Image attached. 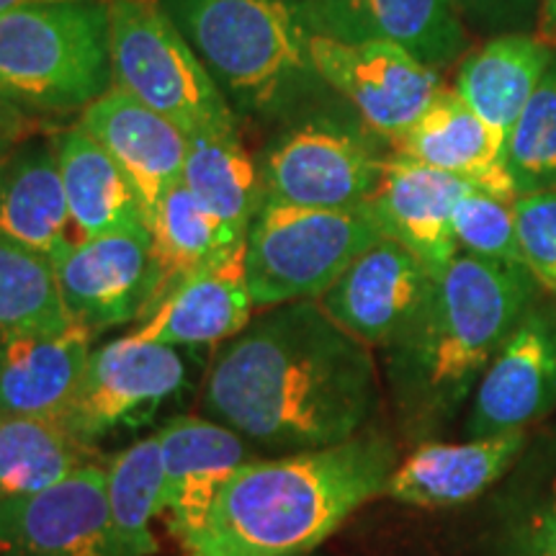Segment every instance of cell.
<instances>
[{
  "label": "cell",
  "mask_w": 556,
  "mask_h": 556,
  "mask_svg": "<svg viewBox=\"0 0 556 556\" xmlns=\"http://www.w3.org/2000/svg\"><path fill=\"white\" fill-rule=\"evenodd\" d=\"M165 513L186 546L206 526L219 492L248 458V441L214 417L178 415L157 430Z\"/></svg>",
  "instance_id": "ac0fdd59"
},
{
  "label": "cell",
  "mask_w": 556,
  "mask_h": 556,
  "mask_svg": "<svg viewBox=\"0 0 556 556\" xmlns=\"http://www.w3.org/2000/svg\"><path fill=\"white\" fill-rule=\"evenodd\" d=\"M533 34L556 50V0H539V16Z\"/></svg>",
  "instance_id": "8d00e7d4"
},
{
  "label": "cell",
  "mask_w": 556,
  "mask_h": 556,
  "mask_svg": "<svg viewBox=\"0 0 556 556\" xmlns=\"http://www.w3.org/2000/svg\"><path fill=\"white\" fill-rule=\"evenodd\" d=\"M371 348L315 299L250 319L208 366L204 407L255 446L299 454L366 433L379 409Z\"/></svg>",
  "instance_id": "6da1fadb"
},
{
  "label": "cell",
  "mask_w": 556,
  "mask_h": 556,
  "mask_svg": "<svg viewBox=\"0 0 556 556\" xmlns=\"http://www.w3.org/2000/svg\"><path fill=\"white\" fill-rule=\"evenodd\" d=\"M469 34L490 39L536 29L539 0H454Z\"/></svg>",
  "instance_id": "e575fe53"
},
{
  "label": "cell",
  "mask_w": 556,
  "mask_h": 556,
  "mask_svg": "<svg viewBox=\"0 0 556 556\" xmlns=\"http://www.w3.org/2000/svg\"><path fill=\"white\" fill-rule=\"evenodd\" d=\"M31 3H50V0H0V13H9L13 9H21V5H31Z\"/></svg>",
  "instance_id": "74e56055"
},
{
  "label": "cell",
  "mask_w": 556,
  "mask_h": 556,
  "mask_svg": "<svg viewBox=\"0 0 556 556\" xmlns=\"http://www.w3.org/2000/svg\"><path fill=\"white\" fill-rule=\"evenodd\" d=\"M397 448L381 433L338 446L250 458L219 492L191 556H304L361 505L387 495Z\"/></svg>",
  "instance_id": "3957f363"
},
{
  "label": "cell",
  "mask_w": 556,
  "mask_h": 556,
  "mask_svg": "<svg viewBox=\"0 0 556 556\" xmlns=\"http://www.w3.org/2000/svg\"><path fill=\"white\" fill-rule=\"evenodd\" d=\"M556 409V302L541 294L479 379L467 438L526 430Z\"/></svg>",
  "instance_id": "7c38bea8"
},
{
  "label": "cell",
  "mask_w": 556,
  "mask_h": 556,
  "mask_svg": "<svg viewBox=\"0 0 556 556\" xmlns=\"http://www.w3.org/2000/svg\"><path fill=\"white\" fill-rule=\"evenodd\" d=\"M500 556H556V477H548L510 513Z\"/></svg>",
  "instance_id": "836d02e7"
},
{
  "label": "cell",
  "mask_w": 556,
  "mask_h": 556,
  "mask_svg": "<svg viewBox=\"0 0 556 556\" xmlns=\"http://www.w3.org/2000/svg\"><path fill=\"white\" fill-rule=\"evenodd\" d=\"M73 325L50 263L0 242V340Z\"/></svg>",
  "instance_id": "f546056e"
},
{
  "label": "cell",
  "mask_w": 556,
  "mask_h": 556,
  "mask_svg": "<svg viewBox=\"0 0 556 556\" xmlns=\"http://www.w3.org/2000/svg\"><path fill=\"white\" fill-rule=\"evenodd\" d=\"M235 116L287 119L325 86L312 65V0H160Z\"/></svg>",
  "instance_id": "277c9868"
},
{
  "label": "cell",
  "mask_w": 556,
  "mask_h": 556,
  "mask_svg": "<svg viewBox=\"0 0 556 556\" xmlns=\"http://www.w3.org/2000/svg\"><path fill=\"white\" fill-rule=\"evenodd\" d=\"M165 475L157 435L131 443L106 464V500L124 556H155L152 520L165 513Z\"/></svg>",
  "instance_id": "f1b7e54d"
},
{
  "label": "cell",
  "mask_w": 556,
  "mask_h": 556,
  "mask_svg": "<svg viewBox=\"0 0 556 556\" xmlns=\"http://www.w3.org/2000/svg\"><path fill=\"white\" fill-rule=\"evenodd\" d=\"M34 131H37L34 116L0 96V148H13V144L34 137Z\"/></svg>",
  "instance_id": "d590c367"
},
{
  "label": "cell",
  "mask_w": 556,
  "mask_h": 556,
  "mask_svg": "<svg viewBox=\"0 0 556 556\" xmlns=\"http://www.w3.org/2000/svg\"><path fill=\"white\" fill-rule=\"evenodd\" d=\"M505 168L518 197L556 191V58L507 137Z\"/></svg>",
  "instance_id": "4dcf8cb0"
},
{
  "label": "cell",
  "mask_w": 556,
  "mask_h": 556,
  "mask_svg": "<svg viewBox=\"0 0 556 556\" xmlns=\"http://www.w3.org/2000/svg\"><path fill=\"white\" fill-rule=\"evenodd\" d=\"M96 448L70 435L60 420L0 415V497H24L65 482Z\"/></svg>",
  "instance_id": "83f0119b"
},
{
  "label": "cell",
  "mask_w": 556,
  "mask_h": 556,
  "mask_svg": "<svg viewBox=\"0 0 556 556\" xmlns=\"http://www.w3.org/2000/svg\"><path fill=\"white\" fill-rule=\"evenodd\" d=\"M469 189L475 186L464 178L389 150L379 189L364 206L384 238L407 248L438 278L462 253L454 235V208Z\"/></svg>",
  "instance_id": "2e32d148"
},
{
  "label": "cell",
  "mask_w": 556,
  "mask_h": 556,
  "mask_svg": "<svg viewBox=\"0 0 556 556\" xmlns=\"http://www.w3.org/2000/svg\"><path fill=\"white\" fill-rule=\"evenodd\" d=\"M371 129L332 116L294 124L270 144L261 165L263 206L358 208L379 189L389 155Z\"/></svg>",
  "instance_id": "ba28073f"
},
{
  "label": "cell",
  "mask_w": 556,
  "mask_h": 556,
  "mask_svg": "<svg viewBox=\"0 0 556 556\" xmlns=\"http://www.w3.org/2000/svg\"><path fill=\"white\" fill-rule=\"evenodd\" d=\"M52 270L70 319L86 330L142 323L155 281L150 229L78 240Z\"/></svg>",
  "instance_id": "4fadbf2b"
},
{
  "label": "cell",
  "mask_w": 556,
  "mask_h": 556,
  "mask_svg": "<svg viewBox=\"0 0 556 556\" xmlns=\"http://www.w3.org/2000/svg\"><path fill=\"white\" fill-rule=\"evenodd\" d=\"M62 186L78 240L148 227L129 178L78 124L54 135Z\"/></svg>",
  "instance_id": "d4e9b609"
},
{
  "label": "cell",
  "mask_w": 556,
  "mask_h": 556,
  "mask_svg": "<svg viewBox=\"0 0 556 556\" xmlns=\"http://www.w3.org/2000/svg\"><path fill=\"white\" fill-rule=\"evenodd\" d=\"M523 266L556 302V191L526 193L513 201Z\"/></svg>",
  "instance_id": "d6a6232c"
},
{
  "label": "cell",
  "mask_w": 556,
  "mask_h": 556,
  "mask_svg": "<svg viewBox=\"0 0 556 556\" xmlns=\"http://www.w3.org/2000/svg\"><path fill=\"white\" fill-rule=\"evenodd\" d=\"M253 309L242 245L229 258L186 278L131 336L173 348L227 343L248 328Z\"/></svg>",
  "instance_id": "7402d4cb"
},
{
  "label": "cell",
  "mask_w": 556,
  "mask_h": 556,
  "mask_svg": "<svg viewBox=\"0 0 556 556\" xmlns=\"http://www.w3.org/2000/svg\"><path fill=\"white\" fill-rule=\"evenodd\" d=\"M544 294L523 266L458 253L387 351V384L402 433L409 441L456 420L492 358Z\"/></svg>",
  "instance_id": "7a4b0ae2"
},
{
  "label": "cell",
  "mask_w": 556,
  "mask_h": 556,
  "mask_svg": "<svg viewBox=\"0 0 556 556\" xmlns=\"http://www.w3.org/2000/svg\"><path fill=\"white\" fill-rule=\"evenodd\" d=\"M319 80L351 103L358 122L392 144L409 131L443 88L441 73L389 41L312 39Z\"/></svg>",
  "instance_id": "9c48e42d"
},
{
  "label": "cell",
  "mask_w": 556,
  "mask_h": 556,
  "mask_svg": "<svg viewBox=\"0 0 556 556\" xmlns=\"http://www.w3.org/2000/svg\"><path fill=\"white\" fill-rule=\"evenodd\" d=\"M78 127L88 131L129 178L144 219L184 178L189 135L127 90L111 86L80 111Z\"/></svg>",
  "instance_id": "e0dca14e"
},
{
  "label": "cell",
  "mask_w": 556,
  "mask_h": 556,
  "mask_svg": "<svg viewBox=\"0 0 556 556\" xmlns=\"http://www.w3.org/2000/svg\"><path fill=\"white\" fill-rule=\"evenodd\" d=\"M312 21L319 37L389 41L438 73L471 50L454 0H312Z\"/></svg>",
  "instance_id": "9a60e30c"
},
{
  "label": "cell",
  "mask_w": 556,
  "mask_h": 556,
  "mask_svg": "<svg viewBox=\"0 0 556 556\" xmlns=\"http://www.w3.org/2000/svg\"><path fill=\"white\" fill-rule=\"evenodd\" d=\"M186 384L180 348L129 336L90 351L73 400L60 417L70 435L93 446L119 426H135Z\"/></svg>",
  "instance_id": "30bf717a"
},
{
  "label": "cell",
  "mask_w": 556,
  "mask_h": 556,
  "mask_svg": "<svg viewBox=\"0 0 556 556\" xmlns=\"http://www.w3.org/2000/svg\"><path fill=\"white\" fill-rule=\"evenodd\" d=\"M11 148H0V155H5V152H9Z\"/></svg>",
  "instance_id": "f35d334b"
},
{
  "label": "cell",
  "mask_w": 556,
  "mask_h": 556,
  "mask_svg": "<svg viewBox=\"0 0 556 556\" xmlns=\"http://www.w3.org/2000/svg\"><path fill=\"white\" fill-rule=\"evenodd\" d=\"M111 86L109 0H50L0 13V96L26 114H73Z\"/></svg>",
  "instance_id": "5b68a950"
},
{
  "label": "cell",
  "mask_w": 556,
  "mask_h": 556,
  "mask_svg": "<svg viewBox=\"0 0 556 556\" xmlns=\"http://www.w3.org/2000/svg\"><path fill=\"white\" fill-rule=\"evenodd\" d=\"M180 184L238 238H248L250 225L263 208V180L261 168L242 144L238 127L201 129L189 135Z\"/></svg>",
  "instance_id": "4316f807"
},
{
  "label": "cell",
  "mask_w": 556,
  "mask_h": 556,
  "mask_svg": "<svg viewBox=\"0 0 556 556\" xmlns=\"http://www.w3.org/2000/svg\"><path fill=\"white\" fill-rule=\"evenodd\" d=\"M454 235L462 253L507 266H523L513 201L469 189L456 201Z\"/></svg>",
  "instance_id": "1f68e13d"
},
{
  "label": "cell",
  "mask_w": 556,
  "mask_h": 556,
  "mask_svg": "<svg viewBox=\"0 0 556 556\" xmlns=\"http://www.w3.org/2000/svg\"><path fill=\"white\" fill-rule=\"evenodd\" d=\"M392 152L464 178L490 197L518 199L516 184L505 168L503 144L454 88L438 90L420 119L392 144Z\"/></svg>",
  "instance_id": "603a6c76"
},
{
  "label": "cell",
  "mask_w": 556,
  "mask_h": 556,
  "mask_svg": "<svg viewBox=\"0 0 556 556\" xmlns=\"http://www.w3.org/2000/svg\"><path fill=\"white\" fill-rule=\"evenodd\" d=\"M554 58V47L536 34L516 31L484 39L456 65L454 90L486 124L503 150Z\"/></svg>",
  "instance_id": "cb8c5ba5"
},
{
  "label": "cell",
  "mask_w": 556,
  "mask_h": 556,
  "mask_svg": "<svg viewBox=\"0 0 556 556\" xmlns=\"http://www.w3.org/2000/svg\"><path fill=\"white\" fill-rule=\"evenodd\" d=\"M526 448V430L467 438L462 443L422 441L397 464L387 495L417 507H448L477 500L497 484Z\"/></svg>",
  "instance_id": "44dd1931"
},
{
  "label": "cell",
  "mask_w": 556,
  "mask_h": 556,
  "mask_svg": "<svg viewBox=\"0 0 556 556\" xmlns=\"http://www.w3.org/2000/svg\"><path fill=\"white\" fill-rule=\"evenodd\" d=\"M114 86L186 135L238 127V116L160 0H109Z\"/></svg>",
  "instance_id": "52a82bcc"
},
{
  "label": "cell",
  "mask_w": 556,
  "mask_h": 556,
  "mask_svg": "<svg viewBox=\"0 0 556 556\" xmlns=\"http://www.w3.org/2000/svg\"><path fill=\"white\" fill-rule=\"evenodd\" d=\"M433 283L417 255L381 238L317 302L348 336L368 348H389L422 309Z\"/></svg>",
  "instance_id": "5bb4252c"
},
{
  "label": "cell",
  "mask_w": 556,
  "mask_h": 556,
  "mask_svg": "<svg viewBox=\"0 0 556 556\" xmlns=\"http://www.w3.org/2000/svg\"><path fill=\"white\" fill-rule=\"evenodd\" d=\"M0 242L50 266L78 242L54 137H29L0 155Z\"/></svg>",
  "instance_id": "d6986e66"
},
{
  "label": "cell",
  "mask_w": 556,
  "mask_h": 556,
  "mask_svg": "<svg viewBox=\"0 0 556 556\" xmlns=\"http://www.w3.org/2000/svg\"><path fill=\"white\" fill-rule=\"evenodd\" d=\"M152 238V296L148 315L186 278L229 258L245 240L214 217L184 184L173 186L148 217Z\"/></svg>",
  "instance_id": "484cf974"
},
{
  "label": "cell",
  "mask_w": 556,
  "mask_h": 556,
  "mask_svg": "<svg viewBox=\"0 0 556 556\" xmlns=\"http://www.w3.org/2000/svg\"><path fill=\"white\" fill-rule=\"evenodd\" d=\"M90 340L78 323L0 340V415L60 420L88 366Z\"/></svg>",
  "instance_id": "ffe728a7"
},
{
  "label": "cell",
  "mask_w": 556,
  "mask_h": 556,
  "mask_svg": "<svg viewBox=\"0 0 556 556\" xmlns=\"http://www.w3.org/2000/svg\"><path fill=\"white\" fill-rule=\"evenodd\" d=\"M384 238L366 206L302 208L266 204L248 229L245 276L261 309L317 299Z\"/></svg>",
  "instance_id": "8992f818"
},
{
  "label": "cell",
  "mask_w": 556,
  "mask_h": 556,
  "mask_svg": "<svg viewBox=\"0 0 556 556\" xmlns=\"http://www.w3.org/2000/svg\"><path fill=\"white\" fill-rule=\"evenodd\" d=\"M0 556H124L106 500V464L90 462L65 482L0 497Z\"/></svg>",
  "instance_id": "8fae6325"
}]
</instances>
